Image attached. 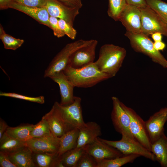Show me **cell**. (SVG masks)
Wrapping results in <instances>:
<instances>
[{
  "instance_id": "obj_44",
  "label": "cell",
  "mask_w": 167,
  "mask_h": 167,
  "mask_svg": "<svg viewBox=\"0 0 167 167\" xmlns=\"http://www.w3.org/2000/svg\"><path fill=\"white\" fill-rule=\"evenodd\" d=\"M166 67L167 68V66H166Z\"/></svg>"
},
{
  "instance_id": "obj_34",
  "label": "cell",
  "mask_w": 167,
  "mask_h": 167,
  "mask_svg": "<svg viewBox=\"0 0 167 167\" xmlns=\"http://www.w3.org/2000/svg\"><path fill=\"white\" fill-rule=\"evenodd\" d=\"M58 22L60 27L65 35L71 39L74 40L77 32L73 26L62 19H58Z\"/></svg>"
},
{
  "instance_id": "obj_12",
  "label": "cell",
  "mask_w": 167,
  "mask_h": 167,
  "mask_svg": "<svg viewBox=\"0 0 167 167\" xmlns=\"http://www.w3.org/2000/svg\"><path fill=\"white\" fill-rule=\"evenodd\" d=\"M127 32L141 33V11L140 8L127 4L121 14L119 20Z\"/></svg>"
},
{
  "instance_id": "obj_35",
  "label": "cell",
  "mask_w": 167,
  "mask_h": 167,
  "mask_svg": "<svg viewBox=\"0 0 167 167\" xmlns=\"http://www.w3.org/2000/svg\"><path fill=\"white\" fill-rule=\"evenodd\" d=\"M12 1L24 6L42 7H45L47 0H11Z\"/></svg>"
},
{
  "instance_id": "obj_21",
  "label": "cell",
  "mask_w": 167,
  "mask_h": 167,
  "mask_svg": "<svg viewBox=\"0 0 167 167\" xmlns=\"http://www.w3.org/2000/svg\"><path fill=\"white\" fill-rule=\"evenodd\" d=\"M33 156L34 161L38 167H65L61 156H59L57 153L33 152Z\"/></svg>"
},
{
  "instance_id": "obj_26",
  "label": "cell",
  "mask_w": 167,
  "mask_h": 167,
  "mask_svg": "<svg viewBox=\"0 0 167 167\" xmlns=\"http://www.w3.org/2000/svg\"><path fill=\"white\" fill-rule=\"evenodd\" d=\"M86 146L70 150L61 156L62 161L65 167H75L82 156L86 152Z\"/></svg>"
},
{
  "instance_id": "obj_28",
  "label": "cell",
  "mask_w": 167,
  "mask_h": 167,
  "mask_svg": "<svg viewBox=\"0 0 167 167\" xmlns=\"http://www.w3.org/2000/svg\"><path fill=\"white\" fill-rule=\"evenodd\" d=\"M0 25V39L5 49L15 50L21 46L24 40L15 38L6 34L1 24Z\"/></svg>"
},
{
  "instance_id": "obj_19",
  "label": "cell",
  "mask_w": 167,
  "mask_h": 167,
  "mask_svg": "<svg viewBox=\"0 0 167 167\" xmlns=\"http://www.w3.org/2000/svg\"><path fill=\"white\" fill-rule=\"evenodd\" d=\"M43 117L47 122L51 133L55 137H60L70 131L61 118L54 104L50 111Z\"/></svg>"
},
{
  "instance_id": "obj_40",
  "label": "cell",
  "mask_w": 167,
  "mask_h": 167,
  "mask_svg": "<svg viewBox=\"0 0 167 167\" xmlns=\"http://www.w3.org/2000/svg\"><path fill=\"white\" fill-rule=\"evenodd\" d=\"M9 126L6 122L2 119L0 120V139L1 138L3 134L6 131Z\"/></svg>"
},
{
  "instance_id": "obj_15",
  "label": "cell",
  "mask_w": 167,
  "mask_h": 167,
  "mask_svg": "<svg viewBox=\"0 0 167 167\" xmlns=\"http://www.w3.org/2000/svg\"><path fill=\"white\" fill-rule=\"evenodd\" d=\"M60 137L53 135L39 138H31L26 142L27 146L33 152L57 153Z\"/></svg>"
},
{
  "instance_id": "obj_7",
  "label": "cell",
  "mask_w": 167,
  "mask_h": 167,
  "mask_svg": "<svg viewBox=\"0 0 167 167\" xmlns=\"http://www.w3.org/2000/svg\"><path fill=\"white\" fill-rule=\"evenodd\" d=\"M140 9L141 33L149 36L159 32L167 36V24L161 17L148 6Z\"/></svg>"
},
{
  "instance_id": "obj_17",
  "label": "cell",
  "mask_w": 167,
  "mask_h": 167,
  "mask_svg": "<svg viewBox=\"0 0 167 167\" xmlns=\"http://www.w3.org/2000/svg\"><path fill=\"white\" fill-rule=\"evenodd\" d=\"M8 8L22 12L32 18L39 23L50 28L49 20L50 15L45 6L42 7H29L12 1L8 5Z\"/></svg>"
},
{
  "instance_id": "obj_41",
  "label": "cell",
  "mask_w": 167,
  "mask_h": 167,
  "mask_svg": "<svg viewBox=\"0 0 167 167\" xmlns=\"http://www.w3.org/2000/svg\"><path fill=\"white\" fill-rule=\"evenodd\" d=\"M154 48L158 51L163 50L165 48L166 45L165 43L162 41H154L153 42Z\"/></svg>"
},
{
  "instance_id": "obj_24",
  "label": "cell",
  "mask_w": 167,
  "mask_h": 167,
  "mask_svg": "<svg viewBox=\"0 0 167 167\" xmlns=\"http://www.w3.org/2000/svg\"><path fill=\"white\" fill-rule=\"evenodd\" d=\"M26 146V142L11 137L6 132L0 139V151L10 153Z\"/></svg>"
},
{
  "instance_id": "obj_3",
  "label": "cell",
  "mask_w": 167,
  "mask_h": 167,
  "mask_svg": "<svg viewBox=\"0 0 167 167\" xmlns=\"http://www.w3.org/2000/svg\"><path fill=\"white\" fill-rule=\"evenodd\" d=\"M125 35L130 40L131 47L135 51L145 54L154 62L166 68L167 60L159 51L154 48L153 42L148 36L142 33H135L127 31Z\"/></svg>"
},
{
  "instance_id": "obj_32",
  "label": "cell",
  "mask_w": 167,
  "mask_h": 167,
  "mask_svg": "<svg viewBox=\"0 0 167 167\" xmlns=\"http://www.w3.org/2000/svg\"><path fill=\"white\" fill-rule=\"evenodd\" d=\"M0 96L15 98L41 104H44L45 102L44 97L43 96L35 97H31L15 92H7L1 91Z\"/></svg>"
},
{
  "instance_id": "obj_29",
  "label": "cell",
  "mask_w": 167,
  "mask_h": 167,
  "mask_svg": "<svg viewBox=\"0 0 167 167\" xmlns=\"http://www.w3.org/2000/svg\"><path fill=\"white\" fill-rule=\"evenodd\" d=\"M127 5L126 0H109L108 15L115 21H118L121 14Z\"/></svg>"
},
{
  "instance_id": "obj_39",
  "label": "cell",
  "mask_w": 167,
  "mask_h": 167,
  "mask_svg": "<svg viewBox=\"0 0 167 167\" xmlns=\"http://www.w3.org/2000/svg\"><path fill=\"white\" fill-rule=\"evenodd\" d=\"M127 4L139 8L148 6L146 0H126Z\"/></svg>"
},
{
  "instance_id": "obj_20",
  "label": "cell",
  "mask_w": 167,
  "mask_h": 167,
  "mask_svg": "<svg viewBox=\"0 0 167 167\" xmlns=\"http://www.w3.org/2000/svg\"><path fill=\"white\" fill-rule=\"evenodd\" d=\"M8 154L10 160L17 167L36 166L33 161V152L27 146Z\"/></svg>"
},
{
  "instance_id": "obj_36",
  "label": "cell",
  "mask_w": 167,
  "mask_h": 167,
  "mask_svg": "<svg viewBox=\"0 0 167 167\" xmlns=\"http://www.w3.org/2000/svg\"><path fill=\"white\" fill-rule=\"evenodd\" d=\"M58 19L57 18L50 16L49 20L50 28L53 30L54 35L60 38L64 36L65 35L60 27Z\"/></svg>"
},
{
  "instance_id": "obj_33",
  "label": "cell",
  "mask_w": 167,
  "mask_h": 167,
  "mask_svg": "<svg viewBox=\"0 0 167 167\" xmlns=\"http://www.w3.org/2000/svg\"><path fill=\"white\" fill-rule=\"evenodd\" d=\"M97 161L86 151L81 157L75 167H97Z\"/></svg>"
},
{
  "instance_id": "obj_5",
  "label": "cell",
  "mask_w": 167,
  "mask_h": 167,
  "mask_svg": "<svg viewBox=\"0 0 167 167\" xmlns=\"http://www.w3.org/2000/svg\"><path fill=\"white\" fill-rule=\"evenodd\" d=\"M81 102V98L75 96L73 102L69 105H62L57 101L54 103L61 118L70 131L75 128L79 129L86 125L83 118Z\"/></svg>"
},
{
  "instance_id": "obj_18",
  "label": "cell",
  "mask_w": 167,
  "mask_h": 167,
  "mask_svg": "<svg viewBox=\"0 0 167 167\" xmlns=\"http://www.w3.org/2000/svg\"><path fill=\"white\" fill-rule=\"evenodd\" d=\"M79 130L77 148L83 147L92 143L102 134L100 126L94 122L86 123L85 125Z\"/></svg>"
},
{
  "instance_id": "obj_22",
  "label": "cell",
  "mask_w": 167,
  "mask_h": 167,
  "mask_svg": "<svg viewBox=\"0 0 167 167\" xmlns=\"http://www.w3.org/2000/svg\"><path fill=\"white\" fill-rule=\"evenodd\" d=\"M151 152L162 167H167V137L164 133L151 144Z\"/></svg>"
},
{
  "instance_id": "obj_23",
  "label": "cell",
  "mask_w": 167,
  "mask_h": 167,
  "mask_svg": "<svg viewBox=\"0 0 167 167\" xmlns=\"http://www.w3.org/2000/svg\"><path fill=\"white\" fill-rule=\"evenodd\" d=\"M79 129L75 128L65 133L60 137L58 154L61 156L66 152L76 147L79 134Z\"/></svg>"
},
{
  "instance_id": "obj_16",
  "label": "cell",
  "mask_w": 167,
  "mask_h": 167,
  "mask_svg": "<svg viewBox=\"0 0 167 167\" xmlns=\"http://www.w3.org/2000/svg\"><path fill=\"white\" fill-rule=\"evenodd\" d=\"M49 78L59 85L61 98L60 104L67 106L72 103L74 101L73 92L75 87L63 71L54 74Z\"/></svg>"
},
{
  "instance_id": "obj_13",
  "label": "cell",
  "mask_w": 167,
  "mask_h": 167,
  "mask_svg": "<svg viewBox=\"0 0 167 167\" xmlns=\"http://www.w3.org/2000/svg\"><path fill=\"white\" fill-rule=\"evenodd\" d=\"M167 121V107L163 108L145 121L146 131L151 143L164 133V125Z\"/></svg>"
},
{
  "instance_id": "obj_8",
  "label": "cell",
  "mask_w": 167,
  "mask_h": 167,
  "mask_svg": "<svg viewBox=\"0 0 167 167\" xmlns=\"http://www.w3.org/2000/svg\"><path fill=\"white\" fill-rule=\"evenodd\" d=\"M120 104L129 116L130 129L132 135L136 140L150 151L151 143L146 131L145 121L132 109L121 102Z\"/></svg>"
},
{
  "instance_id": "obj_38",
  "label": "cell",
  "mask_w": 167,
  "mask_h": 167,
  "mask_svg": "<svg viewBox=\"0 0 167 167\" xmlns=\"http://www.w3.org/2000/svg\"><path fill=\"white\" fill-rule=\"evenodd\" d=\"M64 4L72 7L81 8L83 4L82 0H57Z\"/></svg>"
},
{
  "instance_id": "obj_9",
  "label": "cell",
  "mask_w": 167,
  "mask_h": 167,
  "mask_svg": "<svg viewBox=\"0 0 167 167\" xmlns=\"http://www.w3.org/2000/svg\"><path fill=\"white\" fill-rule=\"evenodd\" d=\"M98 42L93 39L90 44L75 50L70 57L67 66L79 69L93 63Z\"/></svg>"
},
{
  "instance_id": "obj_30",
  "label": "cell",
  "mask_w": 167,
  "mask_h": 167,
  "mask_svg": "<svg viewBox=\"0 0 167 167\" xmlns=\"http://www.w3.org/2000/svg\"><path fill=\"white\" fill-rule=\"evenodd\" d=\"M30 135L32 138H39L53 135L47 122L43 117L39 122L33 125Z\"/></svg>"
},
{
  "instance_id": "obj_43",
  "label": "cell",
  "mask_w": 167,
  "mask_h": 167,
  "mask_svg": "<svg viewBox=\"0 0 167 167\" xmlns=\"http://www.w3.org/2000/svg\"><path fill=\"white\" fill-rule=\"evenodd\" d=\"M152 38L154 41H161L162 34L160 32H156L151 35Z\"/></svg>"
},
{
  "instance_id": "obj_14",
  "label": "cell",
  "mask_w": 167,
  "mask_h": 167,
  "mask_svg": "<svg viewBox=\"0 0 167 167\" xmlns=\"http://www.w3.org/2000/svg\"><path fill=\"white\" fill-rule=\"evenodd\" d=\"M98 137L92 143L85 146L86 152L93 157L97 162L124 155L117 149L100 140Z\"/></svg>"
},
{
  "instance_id": "obj_31",
  "label": "cell",
  "mask_w": 167,
  "mask_h": 167,
  "mask_svg": "<svg viewBox=\"0 0 167 167\" xmlns=\"http://www.w3.org/2000/svg\"><path fill=\"white\" fill-rule=\"evenodd\" d=\"M148 6L167 24V3L161 0H146Z\"/></svg>"
},
{
  "instance_id": "obj_1",
  "label": "cell",
  "mask_w": 167,
  "mask_h": 167,
  "mask_svg": "<svg viewBox=\"0 0 167 167\" xmlns=\"http://www.w3.org/2000/svg\"><path fill=\"white\" fill-rule=\"evenodd\" d=\"M126 54L123 47L105 44L100 48L99 58L94 62L100 71L111 78L115 76L122 66Z\"/></svg>"
},
{
  "instance_id": "obj_42",
  "label": "cell",
  "mask_w": 167,
  "mask_h": 167,
  "mask_svg": "<svg viewBox=\"0 0 167 167\" xmlns=\"http://www.w3.org/2000/svg\"><path fill=\"white\" fill-rule=\"evenodd\" d=\"M11 0H0V9L1 10L8 8V6L12 1Z\"/></svg>"
},
{
  "instance_id": "obj_27",
  "label": "cell",
  "mask_w": 167,
  "mask_h": 167,
  "mask_svg": "<svg viewBox=\"0 0 167 167\" xmlns=\"http://www.w3.org/2000/svg\"><path fill=\"white\" fill-rule=\"evenodd\" d=\"M33 125H25L15 127L8 126L5 132L9 136L26 142L31 138L30 133Z\"/></svg>"
},
{
  "instance_id": "obj_11",
  "label": "cell",
  "mask_w": 167,
  "mask_h": 167,
  "mask_svg": "<svg viewBox=\"0 0 167 167\" xmlns=\"http://www.w3.org/2000/svg\"><path fill=\"white\" fill-rule=\"evenodd\" d=\"M45 7L50 15L65 21L72 26L79 9L67 6L57 0H47Z\"/></svg>"
},
{
  "instance_id": "obj_10",
  "label": "cell",
  "mask_w": 167,
  "mask_h": 167,
  "mask_svg": "<svg viewBox=\"0 0 167 167\" xmlns=\"http://www.w3.org/2000/svg\"><path fill=\"white\" fill-rule=\"evenodd\" d=\"M113 109L111 118L116 131L122 135L134 137L130 129V118L128 114L122 107L119 99L112 97Z\"/></svg>"
},
{
  "instance_id": "obj_4",
  "label": "cell",
  "mask_w": 167,
  "mask_h": 167,
  "mask_svg": "<svg viewBox=\"0 0 167 167\" xmlns=\"http://www.w3.org/2000/svg\"><path fill=\"white\" fill-rule=\"evenodd\" d=\"M93 39L77 40L67 44L54 57L45 71L43 76L49 77L63 71L67 66L71 54L77 49L91 43Z\"/></svg>"
},
{
  "instance_id": "obj_25",
  "label": "cell",
  "mask_w": 167,
  "mask_h": 167,
  "mask_svg": "<svg viewBox=\"0 0 167 167\" xmlns=\"http://www.w3.org/2000/svg\"><path fill=\"white\" fill-rule=\"evenodd\" d=\"M140 156L136 154H131L110 159H103L97 162V167H120L125 164L133 162Z\"/></svg>"
},
{
  "instance_id": "obj_6",
  "label": "cell",
  "mask_w": 167,
  "mask_h": 167,
  "mask_svg": "<svg viewBox=\"0 0 167 167\" xmlns=\"http://www.w3.org/2000/svg\"><path fill=\"white\" fill-rule=\"evenodd\" d=\"M101 141L113 147L120 151L124 155L136 154L155 161L154 155L134 137L122 135L121 139L118 141H111L102 139L98 137Z\"/></svg>"
},
{
  "instance_id": "obj_2",
  "label": "cell",
  "mask_w": 167,
  "mask_h": 167,
  "mask_svg": "<svg viewBox=\"0 0 167 167\" xmlns=\"http://www.w3.org/2000/svg\"><path fill=\"white\" fill-rule=\"evenodd\" d=\"M63 71L75 87H91L110 78L100 71L94 62L79 69L67 66Z\"/></svg>"
},
{
  "instance_id": "obj_37",
  "label": "cell",
  "mask_w": 167,
  "mask_h": 167,
  "mask_svg": "<svg viewBox=\"0 0 167 167\" xmlns=\"http://www.w3.org/2000/svg\"><path fill=\"white\" fill-rule=\"evenodd\" d=\"M0 167H17L10 159L7 153L0 151Z\"/></svg>"
}]
</instances>
